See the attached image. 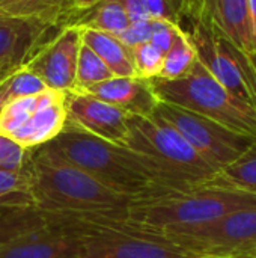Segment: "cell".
<instances>
[{
	"instance_id": "1",
	"label": "cell",
	"mask_w": 256,
	"mask_h": 258,
	"mask_svg": "<svg viewBox=\"0 0 256 258\" xmlns=\"http://www.w3.org/2000/svg\"><path fill=\"white\" fill-rule=\"evenodd\" d=\"M24 169L33 206L47 215H119L131 201L65 160L47 144L29 150Z\"/></svg>"
},
{
	"instance_id": "2",
	"label": "cell",
	"mask_w": 256,
	"mask_h": 258,
	"mask_svg": "<svg viewBox=\"0 0 256 258\" xmlns=\"http://www.w3.org/2000/svg\"><path fill=\"white\" fill-rule=\"evenodd\" d=\"M127 128L125 147L143 160L158 189L187 190L217 178L219 171L158 116L128 115Z\"/></svg>"
},
{
	"instance_id": "3",
	"label": "cell",
	"mask_w": 256,
	"mask_h": 258,
	"mask_svg": "<svg viewBox=\"0 0 256 258\" xmlns=\"http://www.w3.org/2000/svg\"><path fill=\"white\" fill-rule=\"evenodd\" d=\"M255 204L256 195L225 186L216 178L213 183L195 189H154L146 195L133 198L127 206L125 218L161 231L205 225Z\"/></svg>"
},
{
	"instance_id": "4",
	"label": "cell",
	"mask_w": 256,
	"mask_h": 258,
	"mask_svg": "<svg viewBox=\"0 0 256 258\" xmlns=\"http://www.w3.org/2000/svg\"><path fill=\"white\" fill-rule=\"evenodd\" d=\"M78 240L77 258H196L160 230L134 224L125 213L51 215Z\"/></svg>"
},
{
	"instance_id": "5",
	"label": "cell",
	"mask_w": 256,
	"mask_h": 258,
	"mask_svg": "<svg viewBox=\"0 0 256 258\" xmlns=\"http://www.w3.org/2000/svg\"><path fill=\"white\" fill-rule=\"evenodd\" d=\"M47 145L106 187L131 200L158 187L151 171L136 153L97 138L68 121Z\"/></svg>"
},
{
	"instance_id": "6",
	"label": "cell",
	"mask_w": 256,
	"mask_h": 258,
	"mask_svg": "<svg viewBox=\"0 0 256 258\" xmlns=\"http://www.w3.org/2000/svg\"><path fill=\"white\" fill-rule=\"evenodd\" d=\"M158 101L178 106L210 118L240 135L256 139V109L223 88L208 70L196 60L180 79H149Z\"/></svg>"
},
{
	"instance_id": "7",
	"label": "cell",
	"mask_w": 256,
	"mask_h": 258,
	"mask_svg": "<svg viewBox=\"0 0 256 258\" xmlns=\"http://www.w3.org/2000/svg\"><path fill=\"white\" fill-rule=\"evenodd\" d=\"M161 233L198 257L256 258V204L205 225Z\"/></svg>"
},
{
	"instance_id": "8",
	"label": "cell",
	"mask_w": 256,
	"mask_h": 258,
	"mask_svg": "<svg viewBox=\"0 0 256 258\" xmlns=\"http://www.w3.org/2000/svg\"><path fill=\"white\" fill-rule=\"evenodd\" d=\"M68 119L65 92L45 89L15 100L0 109V135L24 150H33L53 141Z\"/></svg>"
},
{
	"instance_id": "9",
	"label": "cell",
	"mask_w": 256,
	"mask_h": 258,
	"mask_svg": "<svg viewBox=\"0 0 256 258\" xmlns=\"http://www.w3.org/2000/svg\"><path fill=\"white\" fill-rule=\"evenodd\" d=\"M198 60L232 95L256 109V79L246 50L238 48L202 20L195 18L186 32Z\"/></svg>"
},
{
	"instance_id": "10",
	"label": "cell",
	"mask_w": 256,
	"mask_h": 258,
	"mask_svg": "<svg viewBox=\"0 0 256 258\" xmlns=\"http://www.w3.org/2000/svg\"><path fill=\"white\" fill-rule=\"evenodd\" d=\"M172 125L190 147L219 172L237 160L255 141L210 118L158 101L154 113Z\"/></svg>"
},
{
	"instance_id": "11",
	"label": "cell",
	"mask_w": 256,
	"mask_h": 258,
	"mask_svg": "<svg viewBox=\"0 0 256 258\" xmlns=\"http://www.w3.org/2000/svg\"><path fill=\"white\" fill-rule=\"evenodd\" d=\"M81 45V29L77 24L66 26L51 41L36 50L24 67L41 82L54 91L75 88L77 57Z\"/></svg>"
},
{
	"instance_id": "12",
	"label": "cell",
	"mask_w": 256,
	"mask_h": 258,
	"mask_svg": "<svg viewBox=\"0 0 256 258\" xmlns=\"http://www.w3.org/2000/svg\"><path fill=\"white\" fill-rule=\"evenodd\" d=\"M68 122L115 145L125 147L128 113L83 91L65 92Z\"/></svg>"
},
{
	"instance_id": "13",
	"label": "cell",
	"mask_w": 256,
	"mask_h": 258,
	"mask_svg": "<svg viewBox=\"0 0 256 258\" xmlns=\"http://www.w3.org/2000/svg\"><path fill=\"white\" fill-rule=\"evenodd\" d=\"M47 218L45 224L2 243L0 258H77L75 234L51 215Z\"/></svg>"
},
{
	"instance_id": "14",
	"label": "cell",
	"mask_w": 256,
	"mask_h": 258,
	"mask_svg": "<svg viewBox=\"0 0 256 258\" xmlns=\"http://www.w3.org/2000/svg\"><path fill=\"white\" fill-rule=\"evenodd\" d=\"M193 12L238 48L252 50L249 0H196Z\"/></svg>"
},
{
	"instance_id": "15",
	"label": "cell",
	"mask_w": 256,
	"mask_h": 258,
	"mask_svg": "<svg viewBox=\"0 0 256 258\" xmlns=\"http://www.w3.org/2000/svg\"><path fill=\"white\" fill-rule=\"evenodd\" d=\"M83 92L109 103L128 115L137 116H151L158 104V98L155 97L149 80L137 76L112 77L83 89Z\"/></svg>"
},
{
	"instance_id": "16",
	"label": "cell",
	"mask_w": 256,
	"mask_h": 258,
	"mask_svg": "<svg viewBox=\"0 0 256 258\" xmlns=\"http://www.w3.org/2000/svg\"><path fill=\"white\" fill-rule=\"evenodd\" d=\"M48 27L38 20L0 15V68L6 73L24 65Z\"/></svg>"
},
{
	"instance_id": "17",
	"label": "cell",
	"mask_w": 256,
	"mask_h": 258,
	"mask_svg": "<svg viewBox=\"0 0 256 258\" xmlns=\"http://www.w3.org/2000/svg\"><path fill=\"white\" fill-rule=\"evenodd\" d=\"M80 29L81 42L103 59V62L109 67L115 77L136 76L130 48L118 36L89 27Z\"/></svg>"
},
{
	"instance_id": "18",
	"label": "cell",
	"mask_w": 256,
	"mask_h": 258,
	"mask_svg": "<svg viewBox=\"0 0 256 258\" xmlns=\"http://www.w3.org/2000/svg\"><path fill=\"white\" fill-rule=\"evenodd\" d=\"M69 9L71 0H0V15L30 18L47 24H53Z\"/></svg>"
},
{
	"instance_id": "19",
	"label": "cell",
	"mask_w": 256,
	"mask_h": 258,
	"mask_svg": "<svg viewBox=\"0 0 256 258\" xmlns=\"http://www.w3.org/2000/svg\"><path fill=\"white\" fill-rule=\"evenodd\" d=\"M48 89L41 79L24 65L9 70L0 76V109L6 104Z\"/></svg>"
},
{
	"instance_id": "20",
	"label": "cell",
	"mask_w": 256,
	"mask_h": 258,
	"mask_svg": "<svg viewBox=\"0 0 256 258\" xmlns=\"http://www.w3.org/2000/svg\"><path fill=\"white\" fill-rule=\"evenodd\" d=\"M217 181L256 195V139L237 160L219 172Z\"/></svg>"
},
{
	"instance_id": "21",
	"label": "cell",
	"mask_w": 256,
	"mask_h": 258,
	"mask_svg": "<svg viewBox=\"0 0 256 258\" xmlns=\"http://www.w3.org/2000/svg\"><path fill=\"white\" fill-rule=\"evenodd\" d=\"M77 26L101 30L118 36L130 26V20L118 0H101L92 8L86 18L77 23Z\"/></svg>"
},
{
	"instance_id": "22",
	"label": "cell",
	"mask_w": 256,
	"mask_h": 258,
	"mask_svg": "<svg viewBox=\"0 0 256 258\" xmlns=\"http://www.w3.org/2000/svg\"><path fill=\"white\" fill-rule=\"evenodd\" d=\"M47 215L33 207L0 206V245L47 222Z\"/></svg>"
},
{
	"instance_id": "23",
	"label": "cell",
	"mask_w": 256,
	"mask_h": 258,
	"mask_svg": "<svg viewBox=\"0 0 256 258\" xmlns=\"http://www.w3.org/2000/svg\"><path fill=\"white\" fill-rule=\"evenodd\" d=\"M196 60H198V56H196L195 47L192 41L189 39L186 30H183L181 27L172 47L164 53L163 67H161L158 77L166 79V80L180 79L192 70Z\"/></svg>"
},
{
	"instance_id": "24",
	"label": "cell",
	"mask_w": 256,
	"mask_h": 258,
	"mask_svg": "<svg viewBox=\"0 0 256 258\" xmlns=\"http://www.w3.org/2000/svg\"><path fill=\"white\" fill-rule=\"evenodd\" d=\"M115 77L109 67L103 62V59L92 51L88 45L81 42L77 57V70H75V88L74 89H88L97 83L106 82Z\"/></svg>"
},
{
	"instance_id": "25",
	"label": "cell",
	"mask_w": 256,
	"mask_h": 258,
	"mask_svg": "<svg viewBox=\"0 0 256 258\" xmlns=\"http://www.w3.org/2000/svg\"><path fill=\"white\" fill-rule=\"evenodd\" d=\"M0 206L35 209L29 194V177L26 169L21 172L0 171Z\"/></svg>"
},
{
	"instance_id": "26",
	"label": "cell",
	"mask_w": 256,
	"mask_h": 258,
	"mask_svg": "<svg viewBox=\"0 0 256 258\" xmlns=\"http://www.w3.org/2000/svg\"><path fill=\"white\" fill-rule=\"evenodd\" d=\"M134 74L140 79H154L158 77L164 54L149 41L137 44L134 47H130Z\"/></svg>"
},
{
	"instance_id": "27",
	"label": "cell",
	"mask_w": 256,
	"mask_h": 258,
	"mask_svg": "<svg viewBox=\"0 0 256 258\" xmlns=\"http://www.w3.org/2000/svg\"><path fill=\"white\" fill-rule=\"evenodd\" d=\"M27 156L29 150H24L12 139L0 135V171L21 172L26 166Z\"/></svg>"
},
{
	"instance_id": "28",
	"label": "cell",
	"mask_w": 256,
	"mask_h": 258,
	"mask_svg": "<svg viewBox=\"0 0 256 258\" xmlns=\"http://www.w3.org/2000/svg\"><path fill=\"white\" fill-rule=\"evenodd\" d=\"M181 26L167 20H154L152 24V35L149 42L154 44L163 54L172 47L177 35L180 33Z\"/></svg>"
},
{
	"instance_id": "29",
	"label": "cell",
	"mask_w": 256,
	"mask_h": 258,
	"mask_svg": "<svg viewBox=\"0 0 256 258\" xmlns=\"http://www.w3.org/2000/svg\"><path fill=\"white\" fill-rule=\"evenodd\" d=\"M152 24L154 20H145V21H137V23H130V26L118 35V38L130 48L142 42H148L152 35Z\"/></svg>"
},
{
	"instance_id": "30",
	"label": "cell",
	"mask_w": 256,
	"mask_h": 258,
	"mask_svg": "<svg viewBox=\"0 0 256 258\" xmlns=\"http://www.w3.org/2000/svg\"><path fill=\"white\" fill-rule=\"evenodd\" d=\"M121 6L124 8L130 23H137V21H145L151 20L149 14L146 12L142 0H118Z\"/></svg>"
},
{
	"instance_id": "31",
	"label": "cell",
	"mask_w": 256,
	"mask_h": 258,
	"mask_svg": "<svg viewBox=\"0 0 256 258\" xmlns=\"http://www.w3.org/2000/svg\"><path fill=\"white\" fill-rule=\"evenodd\" d=\"M249 23H250L252 50H256V0H249Z\"/></svg>"
},
{
	"instance_id": "32",
	"label": "cell",
	"mask_w": 256,
	"mask_h": 258,
	"mask_svg": "<svg viewBox=\"0 0 256 258\" xmlns=\"http://www.w3.org/2000/svg\"><path fill=\"white\" fill-rule=\"evenodd\" d=\"M101 0H71V9L77 11H89L95 5H98Z\"/></svg>"
},
{
	"instance_id": "33",
	"label": "cell",
	"mask_w": 256,
	"mask_h": 258,
	"mask_svg": "<svg viewBox=\"0 0 256 258\" xmlns=\"http://www.w3.org/2000/svg\"><path fill=\"white\" fill-rule=\"evenodd\" d=\"M247 56H249V60H250V65H252V68H253V74H255L256 79V50L247 51Z\"/></svg>"
},
{
	"instance_id": "34",
	"label": "cell",
	"mask_w": 256,
	"mask_h": 258,
	"mask_svg": "<svg viewBox=\"0 0 256 258\" xmlns=\"http://www.w3.org/2000/svg\"><path fill=\"white\" fill-rule=\"evenodd\" d=\"M196 258H219V257H196Z\"/></svg>"
},
{
	"instance_id": "35",
	"label": "cell",
	"mask_w": 256,
	"mask_h": 258,
	"mask_svg": "<svg viewBox=\"0 0 256 258\" xmlns=\"http://www.w3.org/2000/svg\"><path fill=\"white\" fill-rule=\"evenodd\" d=\"M0 73H5V71H3V70H2V68H0Z\"/></svg>"
},
{
	"instance_id": "36",
	"label": "cell",
	"mask_w": 256,
	"mask_h": 258,
	"mask_svg": "<svg viewBox=\"0 0 256 258\" xmlns=\"http://www.w3.org/2000/svg\"><path fill=\"white\" fill-rule=\"evenodd\" d=\"M2 74H3V73H0V76H2Z\"/></svg>"
}]
</instances>
